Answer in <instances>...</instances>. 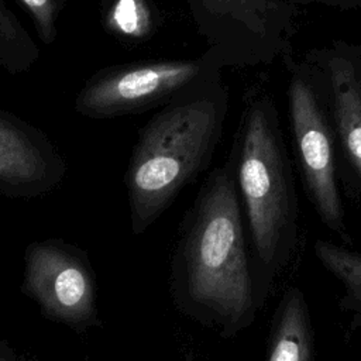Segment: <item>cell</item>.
I'll return each mask as SVG.
<instances>
[{
	"label": "cell",
	"instance_id": "cell-1",
	"mask_svg": "<svg viewBox=\"0 0 361 361\" xmlns=\"http://www.w3.org/2000/svg\"><path fill=\"white\" fill-rule=\"evenodd\" d=\"M169 290L175 307L223 338L257 317L231 154L200 185L178 230Z\"/></svg>",
	"mask_w": 361,
	"mask_h": 361
},
{
	"label": "cell",
	"instance_id": "cell-2",
	"mask_svg": "<svg viewBox=\"0 0 361 361\" xmlns=\"http://www.w3.org/2000/svg\"><path fill=\"white\" fill-rule=\"evenodd\" d=\"M235 182L252 244L251 271L257 307L261 309L275 275L289 262L298 241L299 202L278 104L264 83L244 94L230 151Z\"/></svg>",
	"mask_w": 361,
	"mask_h": 361
},
{
	"label": "cell",
	"instance_id": "cell-3",
	"mask_svg": "<svg viewBox=\"0 0 361 361\" xmlns=\"http://www.w3.org/2000/svg\"><path fill=\"white\" fill-rule=\"evenodd\" d=\"M228 104V87L220 76L158 109L138 130L124 173L133 234L152 226L210 166Z\"/></svg>",
	"mask_w": 361,
	"mask_h": 361
},
{
	"label": "cell",
	"instance_id": "cell-4",
	"mask_svg": "<svg viewBox=\"0 0 361 361\" xmlns=\"http://www.w3.org/2000/svg\"><path fill=\"white\" fill-rule=\"evenodd\" d=\"M206 54L221 68L271 65L290 55L299 7L290 0H183Z\"/></svg>",
	"mask_w": 361,
	"mask_h": 361
},
{
	"label": "cell",
	"instance_id": "cell-5",
	"mask_svg": "<svg viewBox=\"0 0 361 361\" xmlns=\"http://www.w3.org/2000/svg\"><path fill=\"white\" fill-rule=\"evenodd\" d=\"M288 113L293 152L306 192L322 223L351 243L338 189V157L336 137L326 102L310 66L300 58L285 59Z\"/></svg>",
	"mask_w": 361,
	"mask_h": 361
},
{
	"label": "cell",
	"instance_id": "cell-6",
	"mask_svg": "<svg viewBox=\"0 0 361 361\" xmlns=\"http://www.w3.org/2000/svg\"><path fill=\"white\" fill-rule=\"evenodd\" d=\"M223 76L221 65L203 52L189 59H144L94 72L75 97V111L104 120L161 109L179 96Z\"/></svg>",
	"mask_w": 361,
	"mask_h": 361
},
{
	"label": "cell",
	"instance_id": "cell-7",
	"mask_svg": "<svg viewBox=\"0 0 361 361\" xmlns=\"http://www.w3.org/2000/svg\"><path fill=\"white\" fill-rule=\"evenodd\" d=\"M21 292L44 319L76 333L102 327L96 274L87 252L63 238L32 241L24 251Z\"/></svg>",
	"mask_w": 361,
	"mask_h": 361
},
{
	"label": "cell",
	"instance_id": "cell-8",
	"mask_svg": "<svg viewBox=\"0 0 361 361\" xmlns=\"http://www.w3.org/2000/svg\"><path fill=\"white\" fill-rule=\"evenodd\" d=\"M302 59L313 71L326 102L337 157L361 192V44L334 39L307 49Z\"/></svg>",
	"mask_w": 361,
	"mask_h": 361
},
{
	"label": "cell",
	"instance_id": "cell-9",
	"mask_svg": "<svg viewBox=\"0 0 361 361\" xmlns=\"http://www.w3.org/2000/svg\"><path fill=\"white\" fill-rule=\"evenodd\" d=\"M68 164L38 127L0 110V196L34 199L58 188Z\"/></svg>",
	"mask_w": 361,
	"mask_h": 361
},
{
	"label": "cell",
	"instance_id": "cell-10",
	"mask_svg": "<svg viewBox=\"0 0 361 361\" xmlns=\"http://www.w3.org/2000/svg\"><path fill=\"white\" fill-rule=\"evenodd\" d=\"M267 361H314V331L303 292L282 295L271 322Z\"/></svg>",
	"mask_w": 361,
	"mask_h": 361
},
{
	"label": "cell",
	"instance_id": "cell-11",
	"mask_svg": "<svg viewBox=\"0 0 361 361\" xmlns=\"http://www.w3.org/2000/svg\"><path fill=\"white\" fill-rule=\"evenodd\" d=\"M164 16L154 0H104L102 25L127 45L144 44L159 31Z\"/></svg>",
	"mask_w": 361,
	"mask_h": 361
},
{
	"label": "cell",
	"instance_id": "cell-12",
	"mask_svg": "<svg viewBox=\"0 0 361 361\" xmlns=\"http://www.w3.org/2000/svg\"><path fill=\"white\" fill-rule=\"evenodd\" d=\"M38 58L39 49L35 41L6 1L0 0V71L8 75L25 73L37 63Z\"/></svg>",
	"mask_w": 361,
	"mask_h": 361
},
{
	"label": "cell",
	"instance_id": "cell-13",
	"mask_svg": "<svg viewBox=\"0 0 361 361\" xmlns=\"http://www.w3.org/2000/svg\"><path fill=\"white\" fill-rule=\"evenodd\" d=\"M319 261L344 285L345 296L340 305L360 317L354 324L361 326V252H355L326 240L314 243ZM353 324V326H354Z\"/></svg>",
	"mask_w": 361,
	"mask_h": 361
},
{
	"label": "cell",
	"instance_id": "cell-14",
	"mask_svg": "<svg viewBox=\"0 0 361 361\" xmlns=\"http://www.w3.org/2000/svg\"><path fill=\"white\" fill-rule=\"evenodd\" d=\"M32 20L38 38L51 45L58 37V18L66 0H14Z\"/></svg>",
	"mask_w": 361,
	"mask_h": 361
},
{
	"label": "cell",
	"instance_id": "cell-15",
	"mask_svg": "<svg viewBox=\"0 0 361 361\" xmlns=\"http://www.w3.org/2000/svg\"><path fill=\"white\" fill-rule=\"evenodd\" d=\"M293 4L306 6V4H320L330 8H337L341 11L361 10V0H290Z\"/></svg>",
	"mask_w": 361,
	"mask_h": 361
},
{
	"label": "cell",
	"instance_id": "cell-16",
	"mask_svg": "<svg viewBox=\"0 0 361 361\" xmlns=\"http://www.w3.org/2000/svg\"><path fill=\"white\" fill-rule=\"evenodd\" d=\"M0 361H37V358L28 353L16 350L6 340L0 338Z\"/></svg>",
	"mask_w": 361,
	"mask_h": 361
}]
</instances>
